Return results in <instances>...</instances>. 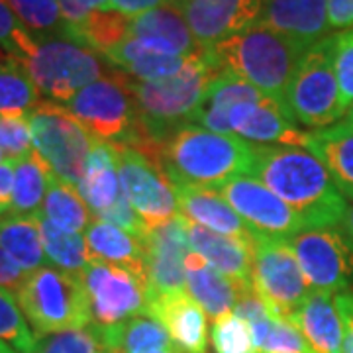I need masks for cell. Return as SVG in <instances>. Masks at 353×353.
<instances>
[{"label":"cell","instance_id":"1","mask_svg":"<svg viewBox=\"0 0 353 353\" xmlns=\"http://www.w3.org/2000/svg\"><path fill=\"white\" fill-rule=\"evenodd\" d=\"M250 176L303 216L306 228L340 226L347 202L328 169L303 148L253 145Z\"/></svg>","mask_w":353,"mask_h":353},{"label":"cell","instance_id":"2","mask_svg":"<svg viewBox=\"0 0 353 353\" xmlns=\"http://www.w3.org/2000/svg\"><path fill=\"white\" fill-rule=\"evenodd\" d=\"M206 51L218 71H230L259 88L292 120L287 97L290 81L306 48L265 26L253 24Z\"/></svg>","mask_w":353,"mask_h":353},{"label":"cell","instance_id":"3","mask_svg":"<svg viewBox=\"0 0 353 353\" xmlns=\"http://www.w3.org/2000/svg\"><path fill=\"white\" fill-rule=\"evenodd\" d=\"M252 159L250 141L185 124L165 141L161 165L171 181L220 189L234 176L250 175Z\"/></svg>","mask_w":353,"mask_h":353},{"label":"cell","instance_id":"4","mask_svg":"<svg viewBox=\"0 0 353 353\" xmlns=\"http://www.w3.org/2000/svg\"><path fill=\"white\" fill-rule=\"evenodd\" d=\"M218 67L208 51L190 57L187 67L175 77L161 81H136L126 75V83L138 106L139 124L157 143L165 145L169 136L185 124H192L201 110L206 88Z\"/></svg>","mask_w":353,"mask_h":353},{"label":"cell","instance_id":"5","mask_svg":"<svg viewBox=\"0 0 353 353\" xmlns=\"http://www.w3.org/2000/svg\"><path fill=\"white\" fill-rule=\"evenodd\" d=\"M18 63L36 83L41 97L59 104L71 101L90 83L114 73L99 51L67 36H34L32 48Z\"/></svg>","mask_w":353,"mask_h":353},{"label":"cell","instance_id":"6","mask_svg":"<svg viewBox=\"0 0 353 353\" xmlns=\"http://www.w3.org/2000/svg\"><path fill=\"white\" fill-rule=\"evenodd\" d=\"M16 299L36 336L90 324L81 273H69L55 265L39 267L26 275Z\"/></svg>","mask_w":353,"mask_h":353},{"label":"cell","instance_id":"7","mask_svg":"<svg viewBox=\"0 0 353 353\" xmlns=\"http://www.w3.org/2000/svg\"><path fill=\"white\" fill-rule=\"evenodd\" d=\"M294 122L308 128H328L343 116L336 77V36L320 39L304 51L287 97Z\"/></svg>","mask_w":353,"mask_h":353},{"label":"cell","instance_id":"8","mask_svg":"<svg viewBox=\"0 0 353 353\" xmlns=\"http://www.w3.org/2000/svg\"><path fill=\"white\" fill-rule=\"evenodd\" d=\"M94 139L126 148L138 132L139 114L124 73L102 77L63 104Z\"/></svg>","mask_w":353,"mask_h":353},{"label":"cell","instance_id":"9","mask_svg":"<svg viewBox=\"0 0 353 353\" xmlns=\"http://www.w3.org/2000/svg\"><path fill=\"white\" fill-rule=\"evenodd\" d=\"M26 122L32 132L34 150L46 159L53 175L79 187L94 138L59 102L41 101L26 114Z\"/></svg>","mask_w":353,"mask_h":353},{"label":"cell","instance_id":"10","mask_svg":"<svg viewBox=\"0 0 353 353\" xmlns=\"http://www.w3.org/2000/svg\"><path fill=\"white\" fill-rule=\"evenodd\" d=\"M81 279L87 290L90 324L110 328L148 312V281L130 269L90 259Z\"/></svg>","mask_w":353,"mask_h":353},{"label":"cell","instance_id":"11","mask_svg":"<svg viewBox=\"0 0 353 353\" xmlns=\"http://www.w3.org/2000/svg\"><path fill=\"white\" fill-rule=\"evenodd\" d=\"M289 245L312 290L338 294L353 285V245L340 226L304 230Z\"/></svg>","mask_w":353,"mask_h":353},{"label":"cell","instance_id":"12","mask_svg":"<svg viewBox=\"0 0 353 353\" xmlns=\"http://www.w3.org/2000/svg\"><path fill=\"white\" fill-rule=\"evenodd\" d=\"M252 285L263 303L285 320L299 310L310 292L289 241L271 238H255Z\"/></svg>","mask_w":353,"mask_h":353},{"label":"cell","instance_id":"13","mask_svg":"<svg viewBox=\"0 0 353 353\" xmlns=\"http://www.w3.org/2000/svg\"><path fill=\"white\" fill-rule=\"evenodd\" d=\"M216 190L241 216L255 238L289 240L308 230L303 216L253 176H234Z\"/></svg>","mask_w":353,"mask_h":353},{"label":"cell","instance_id":"14","mask_svg":"<svg viewBox=\"0 0 353 353\" xmlns=\"http://www.w3.org/2000/svg\"><path fill=\"white\" fill-rule=\"evenodd\" d=\"M118 175L122 192L148 228L159 226L179 214L175 185L163 167L155 165L136 150L120 145Z\"/></svg>","mask_w":353,"mask_h":353},{"label":"cell","instance_id":"15","mask_svg":"<svg viewBox=\"0 0 353 353\" xmlns=\"http://www.w3.org/2000/svg\"><path fill=\"white\" fill-rule=\"evenodd\" d=\"M148 250V287L152 294H173L187 290L185 261L190 253L187 218L176 214L145 234Z\"/></svg>","mask_w":353,"mask_h":353},{"label":"cell","instance_id":"16","mask_svg":"<svg viewBox=\"0 0 353 353\" xmlns=\"http://www.w3.org/2000/svg\"><path fill=\"white\" fill-rule=\"evenodd\" d=\"M263 0H185L183 12L202 50L232 38L257 22Z\"/></svg>","mask_w":353,"mask_h":353},{"label":"cell","instance_id":"17","mask_svg":"<svg viewBox=\"0 0 353 353\" xmlns=\"http://www.w3.org/2000/svg\"><path fill=\"white\" fill-rule=\"evenodd\" d=\"M232 134L255 145H285L306 150L308 134L292 122L277 102L269 97L261 101L240 102L228 116Z\"/></svg>","mask_w":353,"mask_h":353},{"label":"cell","instance_id":"18","mask_svg":"<svg viewBox=\"0 0 353 353\" xmlns=\"http://www.w3.org/2000/svg\"><path fill=\"white\" fill-rule=\"evenodd\" d=\"M255 24L265 26L308 50L330 36L328 0H263Z\"/></svg>","mask_w":353,"mask_h":353},{"label":"cell","instance_id":"19","mask_svg":"<svg viewBox=\"0 0 353 353\" xmlns=\"http://www.w3.org/2000/svg\"><path fill=\"white\" fill-rule=\"evenodd\" d=\"M148 314L163 324L179 352L206 353L208 316L190 299L187 290L173 294H152Z\"/></svg>","mask_w":353,"mask_h":353},{"label":"cell","instance_id":"20","mask_svg":"<svg viewBox=\"0 0 353 353\" xmlns=\"http://www.w3.org/2000/svg\"><path fill=\"white\" fill-rule=\"evenodd\" d=\"M173 185L179 202V214L185 216L189 222L230 238L255 240L252 230L218 190L181 181H173Z\"/></svg>","mask_w":353,"mask_h":353},{"label":"cell","instance_id":"21","mask_svg":"<svg viewBox=\"0 0 353 353\" xmlns=\"http://www.w3.org/2000/svg\"><path fill=\"white\" fill-rule=\"evenodd\" d=\"M130 38L167 55H194L202 51L183 12L173 4H159L130 18Z\"/></svg>","mask_w":353,"mask_h":353},{"label":"cell","instance_id":"22","mask_svg":"<svg viewBox=\"0 0 353 353\" xmlns=\"http://www.w3.org/2000/svg\"><path fill=\"white\" fill-rule=\"evenodd\" d=\"M185 269H187V292L190 294V299L214 322L218 318L234 312L241 294L253 287L252 283H241L236 279L226 277L194 252L187 255Z\"/></svg>","mask_w":353,"mask_h":353},{"label":"cell","instance_id":"23","mask_svg":"<svg viewBox=\"0 0 353 353\" xmlns=\"http://www.w3.org/2000/svg\"><path fill=\"white\" fill-rule=\"evenodd\" d=\"M289 322L316 353H343V324L336 308V294L312 290Z\"/></svg>","mask_w":353,"mask_h":353},{"label":"cell","instance_id":"24","mask_svg":"<svg viewBox=\"0 0 353 353\" xmlns=\"http://www.w3.org/2000/svg\"><path fill=\"white\" fill-rule=\"evenodd\" d=\"M187 238L190 250L204 257L216 271L241 283H252V265L255 240H238L216 234L187 220Z\"/></svg>","mask_w":353,"mask_h":353},{"label":"cell","instance_id":"25","mask_svg":"<svg viewBox=\"0 0 353 353\" xmlns=\"http://www.w3.org/2000/svg\"><path fill=\"white\" fill-rule=\"evenodd\" d=\"M85 240L90 259L124 267L148 281L145 238H138L122 228L94 218L85 232Z\"/></svg>","mask_w":353,"mask_h":353},{"label":"cell","instance_id":"26","mask_svg":"<svg viewBox=\"0 0 353 353\" xmlns=\"http://www.w3.org/2000/svg\"><path fill=\"white\" fill-rule=\"evenodd\" d=\"M118 157H120V145L94 139L88 153L85 175L77 187L94 216L108 210L122 194Z\"/></svg>","mask_w":353,"mask_h":353},{"label":"cell","instance_id":"27","mask_svg":"<svg viewBox=\"0 0 353 353\" xmlns=\"http://www.w3.org/2000/svg\"><path fill=\"white\" fill-rule=\"evenodd\" d=\"M306 150L328 169L345 199L353 201V126L345 120L308 134Z\"/></svg>","mask_w":353,"mask_h":353},{"label":"cell","instance_id":"28","mask_svg":"<svg viewBox=\"0 0 353 353\" xmlns=\"http://www.w3.org/2000/svg\"><path fill=\"white\" fill-rule=\"evenodd\" d=\"M265 94L250 83H245L238 75L230 71H220L212 77L206 88V97L201 110L196 114L192 124H201L202 128L216 132V134H232L228 116L234 106L240 102L261 101Z\"/></svg>","mask_w":353,"mask_h":353},{"label":"cell","instance_id":"29","mask_svg":"<svg viewBox=\"0 0 353 353\" xmlns=\"http://www.w3.org/2000/svg\"><path fill=\"white\" fill-rule=\"evenodd\" d=\"M190 57L192 55H167L155 51L136 38H126L104 55V59L116 69L124 71V75L145 83L179 75L187 67Z\"/></svg>","mask_w":353,"mask_h":353},{"label":"cell","instance_id":"30","mask_svg":"<svg viewBox=\"0 0 353 353\" xmlns=\"http://www.w3.org/2000/svg\"><path fill=\"white\" fill-rule=\"evenodd\" d=\"M0 250L6 253L24 273H34L46 267L48 255L43 252L36 216L8 214L0 218Z\"/></svg>","mask_w":353,"mask_h":353},{"label":"cell","instance_id":"31","mask_svg":"<svg viewBox=\"0 0 353 353\" xmlns=\"http://www.w3.org/2000/svg\"><path fill=\"white\" fill-rule=\"evenodd\" d=\"M12 202L8 212L16 216H36L41 212L53 171L36 150L12 161Z\"/></svg>","mask_w":353,"mask_h":353},{"label":"cell","instance_id":"32","mask_svg":"<svg viewBox=\"0 0 353 353\" xmlns=\"http://www.w3.org/2000/svg\"><path fill=\"white\" fill-rule=\"evenodd\" d=\"M102 330L106 347H116L120 353H161L176 350L167 328L148 312Z\"/></svg>","mask_w":353,"mask_h":353},{"label":"cell","instance_id":"33","mask_svg":"<svg viewBox=\"0 0 353 353\" xmlns=\"http://www.w3.org/2000/svg\"><path fill=\"white\" fill-rule=\"evenodd\" d=\"M41 214L51 220L55 226L75 234L87 232V228L92 224L90 208L81 196L79 189L55 175L51 179L48 194L43 199Z\"/></svg>","mask_w":353,"mask_h":353},{"label":"cell","instance_id":"34","mask_svg":"<svg viewBox=\"0 0 353 353\" xmlns=\"http://www.w3.org/2000/svg\"><path fill=\"white\" fill-rule=\"evenodd\" d=\"M36 222L41 234L43 252L51 265L69 273H81L90 263V253L83 234L67 232L63 228L55 226L41 212L36 214Z\"/></svg>","mask_w":353,"mask_h":353},{"label":"cell","instance_id":"35","mask_svg":"<svg viewBox=\"0 0 353 353\" xmlns=\"http://www.w3.org/2000/svg\"><path fill=\"white\" fill-rule=\"evenodd\" d=\"M130 18L116 10H94L77 26H69L71 38L99 51L102 57L130 38Z\"/></svg>","mask_w":353,"mask_h":353},{"label":"cell","instance_id":"36","mask_svg":"<svg viewBox=\"0 0 353 353\" xmlns=\"http://www.w3.org/2000/svg\"><path fill=\"white\" fill-rule=\"evenodd\" d=\"M252 326L253 340L257 352L261 353H316L304 336L290 324L289 320L277 316L271 308L255 320Z\"/></svg>","mask_w":353,"mask_h":353},{"label":"cell","instance_id":"37","mask_svg":"<svg viewBox=\"0 0 353 353\" xmlns=\"http://www.w3.org/2000/svg\"><path fill=\"white\" fill-rule=\"evenodd\" d=\"M39 97L36 83L18 61L0 69V116L26 118L41 102Z\"/></svg>","mask_w":353,"mask_h":353},{"label":"cell","instance_id":"38","mask_svg":"<svg viewBox=\"0 0 353 353\" xmlns=\"http://www.w3.org/2000/svg\"><path fill=\"white\" fill-rule=\"evenodd\" d=\"M6 4L30 34L38 38H48V36L71 38L69 24L65 22L57 0H6Z\"/></svg>","mask_w":353,"mask_h":353},{"label":"cell","instance_id":"39","mask_svg":"<svg viewBox=\"0 0 353 353\" xmlns=\"http://www.w3.org/2000/svg\"><path fill=\"white\" fill-rule=\"evenodd\" d=\"M106 347L104 330L97 324L36 336L32 353H99Z\"/></svg>","mask_w":353,"mask_h":353},{"label":"cell","instance_id":"40","mask_svg":"<svg viewBox=\"0 0 353 353\" xmlns=\"http://www.w3.org/2000/svg\"><path fill=\"white\" fill-rule=\"evenodd\" d=\"M0 341L12 345L18 353H32L36 334L32 332L16 292L0 287Z\"/></svg>","mask_w":353,"mask_h":353},{"label":"cell","instance_id":"41","mask_svg":"<svg viewBox=\"0 0 353 353\" xmlns=\"http://www.w3.org/2000/svg\"><path fill=\"white\" fill-rule=\"evenodd\" d=\"M210 338L214 353H259L253 340L252 326L234 312L216 320Z\"/></svg>","mask_w":353,"mask_h":353},{"label":"cell","instance_id":"42","mask_svg":"<svg viewBox=\"0 0 353 353\" xmlns=\"http://www.w3.org/2000/svg\"><path fill=\"white\" fill-rule=\"evenodd\" d=\"M336 77L343 114L353 104V28L336 34Z\"/></svg>","mask_w":353,"mask_h":353},{"label":"cell","instance_id":"43","mask_svg":"<svg viewBox=\"0 0 353 353\" xmlns=\"http://www.w3.org/2000/svg\"><path fill=\"white\" fill-rule=\"evenodd\" d=\"M34 43V34L26 30L22 22L10 10L6 0H0V46L12 55L16 61H20L26 51Z\"/></svg>","mask_w":353,"mask_h":353},{"label":"cell","instance_id":"44","mask_svg":"<svg viewBox=\"0 0 353 353\" xmlns=\"http://www.w3.org/2000/svg\"><path fill=\"white\" fill-rule=\"evenodd\" d=\"M0 148L4 150L10 163L34 152L32 132L26 118L0 116Z\"/></svg>","mask_w":353,"mask_h":353},{"label":"cell","instance_id":"45","mask_svg":"<svg viewBox=\"0 0 353 353\" xmlns=\"http://www.w3.org/2000/svg\"><path fill=\"white\" fill-rule=\"evenodd\" d=\"M97 218L102 220V222H108V224L122 228V230H126V232L138 236V238H145V234L150 230V228L145 226V222L141 220V216L136 212V208L132 206V202L128 201V196L124 192L118 196V201L114 202L108 210H104Z\"/></svg>","mask_w":353,"mask_h":353},{"label":"cell","instance_id":"46","mask_svg":"<svg viewBox=\"0 0 353 353\" xmlns=\"http://www.w3.org/2000/svg\"><path fill=\"white\" fill-rule=\"evenodd\" d=\"M57 4L69 26L81 24L94 10H108V0H57Z\"/></svg>","mask_w":353,"mask_h":353},{"label":"cell","instance_id":"47","mask_svg":"<svg viewBox=\"0 0 353 353\" xmlns=\"http://www.w3.org/2000/svg\"><path fill=\"white\" fill-rule=\"evenodd\" d=\"M336 308L343 324V353H353V289L336 294Z\"/></svg>","mask_w":353,"mask_h":353},{"label":"cell","instance_id":"48","mask_svg":"<svg viewBox=\"0 0 353 353\" xmlns=\"http://www.w3.org/2000/svg\"><path fill=\"white\" fill-rule=\"evenodd\" d=\"M328 20L334 30L353 28V0H328Z\"/></svg>","mask_w":353,"mask_h":353},{"label":"cell","instance_id":"49","mask_svg":"<svg viewBox=\"0 0 353 353\" xmlns=\"http://www.w3.org/2000/svg\"><path fill=\"white\" fill-rule=\"evenodd\" d=\"M26 275L28 273H24L6 253L0 250V287L16 292L20 289V285L24 283Z\"/></svg>","mask_w":353,"mask_h":353},{"label":"cell","instance_id":"50","mask_svg":"<svg viewBox=\"0 0 353 353\" xmlns=\"http://www.w3.org/2000/svg\"><path fill=\"white\" fill-rule=\"evenodd\" d=\"M159 4H163V0H108V10H116L126 16H138L157 8Z\"/></svg>","mask_w":353,"mask_h":353},{"label":"cell","instance_id":"51","mask_svg":"<svg viewBox=\"0 0 353 353\" xmlns=\"http://www.w3.org/2000/svg\"><path fill=\"white\" fill-rule=\"evenodd\" d=\"M14 187V167L12 163L0 165V214L10 210Z\"/></svg>","mask_w":353,"mask_h":353},{"label":"cell","instance_id":"52","mask_svg":"<svg viewBox=\"0 0 353 353\" xmlns=\"http://www.w3.org/2000/svg\"><path fill=\"white\" fill-rule=\"evenodd\" d=\"M341 232L345 234V238L350 240V243L353 245V202L352 204H347V210H345V216H343V220H341Z\"/></svg>","mask_w":353,"mask_h":353},{"label":"cell","instance_id":"53","mask_svg":"<svg viewBox=\"0 0 353 353\" xmlns=\"http://www.w3.org/2000/svg\"><path fill=\"white\" fill-rule=\"evenodd\" d=\"M12 61H16V59H14L12 55L0 46V69H2V67H6V65H10Z\"/></svg>","mask_w":353,"mask_h":353},{"label":"cell","instance_id":"54","mask_svg":"<svg viewBox=\"0 0 353 353\" xmlns=\"http://www.w3.org/2000/svg\"><path fill=\"white\" fill-rule=\"evenodd\" d=\"M345 122L353 126V104L350 106V108H347V112H345Z\"/></svg>","mask_w":353,"mask_h":353},{"label":"cell","instance_id":"55","mask_svg":"<svg viewBox=\"0 0 353 353\" xmlns=\"http://www.w3.org/2000/svg\"><path fill=\"white\" fill-rule=\"evenodd\" d=\"M99 353H120V352H118L116 347H102Z\"/></svg>","mask_w":353,"mask_h":353},{"label":"cell","instance_id":"56","mask_svg":"<svg viewBox=\"0 0 353 353\" xmlns=\"http://www.w3.org/2000/svg\"><path fill=\"white\" fill-rule=\"evenodd\" d=\"M165 4H173V6H179V4H183L185 0H163Z\"/></svg>","mask_w":353,"mask_h":353},{"label":"cell","instance_id":"57","mask_svg":"<svg viewBox=\"0 0 353 353\" xmlns=\"http://www.w3.org/2000/svg\"><path fill=\"white\" fill-rule=\"evenodd\" d=\"M161 353H183V352H179V350H171V352H161Z\"/></svg>","mask_w":353,"mask_h":353}]
</instances>
